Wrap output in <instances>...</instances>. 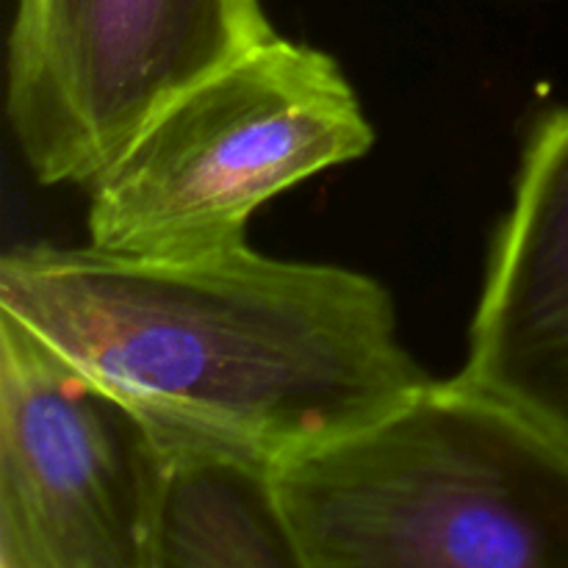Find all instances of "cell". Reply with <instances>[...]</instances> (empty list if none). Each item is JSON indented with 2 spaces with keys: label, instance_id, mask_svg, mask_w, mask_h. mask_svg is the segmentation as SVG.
<instances>
[{
  "label": "cell",
  "instance_id": "6da1fadb",
  "mask_svg": "<svg viewBox=\"0 0 568 568\" xmlns=\"http://www.w3.org/2000/svg\"><path fill=\"white\" fill-rule=\"evenodd\" d=\"M0 314L125 399L164 447L272 469L433 381L381 281L250 244L186 261L14 247L0 258Z\"/></svg>",
  "mask_w": 568,
  "mask_h": 568
},
{
  "label": "cell",
  "instance_id": "7a4b0ae2",
  "mask_svg": "<svg viewBox=\"0 0 568 568\" xmlns=\"http://www.w3.org/2000/svg\"><path fill=\"white\" fill-rule=\"evenodd\" d=\"M275 477L303 568H568V444L464 375Z\"/></svg>",
  "mask_w": 568,
  "mask_h": 568
},
{
  "label": "cell",
  "instance_id": "3957f363",
  "mask_svg": "<svg viewBox=\"0 0 568 568\" xmlns=\"http://www.w3.org/2000/svg\"><path fill=\"white\" fill-rule=\"evenodd\" d=\"M372 144L342 64L277 33L178 94L89 183V247L136 261L236 250L261 205Z\"/></svg>",
  "mask_w": 568,
  "mask_h": 568
},
{
  "label": "cell",
  "instance_id": "277c9868",
  "mask_svg": "<svg viewBox=\"0 0 568 568\" xmlns=\"http://www.w3.org/2000/svg\"><path fill=\"white\" fill-rule=\"evenodd\" d=\"M277 37L261 0H14L6 120L44 186H89L192 83Z\"/></svg>",
  "mask_w": 568,
  "mask_h": 568
},
{
  "label": "cell",
  "instance_id": "5b68a950",
  "mask_svg": "<svg viewBox=\"0 0 568 568\" xmlns=\"http://www.w3.org/2000/svg\"><path fill=\"white\" fill-rule=\"evenodd\" d=\"M164 444L0 314V568H150Z\"/></svg>",
  "mask_w": 568,
  "mask_h": 568
},
{
  "label": "cell",
  "instance_id": "8992f818",
  "mask_svg": "<svg viewBox=\"0 0 568 568\" xmlns=\"http://www.w3.org/2000/svg\"><path fill=\"white\" fill-rule=\"evenodd\" d=\"M460 375L568 444V105L521 150Z\"/></svg>",
  "mask_w": 568,
  "mask_h": 568
},
{
  "label": "cell",
  "instance_id": "52a82bcc",
  "mask_svg": "<svg viewBox=\"0 0 568 568\" xmlns=\"http://www.w3.org/2000/svg\"><path fill=\"white\" fill-rule=\"evenodd\" d=\"M150 568H303L272 466L164 447Z\"/></svg>",
  "mask_w": 568,
  "mask_h": 568
}]
</instances>
